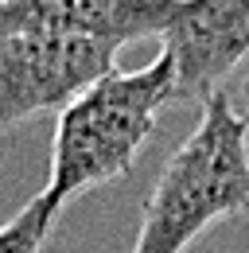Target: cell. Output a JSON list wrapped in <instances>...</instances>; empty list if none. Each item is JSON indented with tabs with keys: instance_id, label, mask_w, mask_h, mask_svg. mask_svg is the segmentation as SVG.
<instances>
[{
	"instance_id": "1",
	"label": "cell",
	"mask_w": 249,
	"mask_h": 253,
	"mask_svg": "<svg viewBox=\"0 0 249 253\" xmlns=\"http://www.w3.org/2000/svg\"><path fill=\"white\" fill-rule=\"evenodd\" d=\"M249 211V121L226 90L160 168L140 211L132 253H187L214 222Z\"/></svg>"
},
{
	"instance_id": "2",
	"label": "cell",
	"mask_w": 249,
	"mask_h": 253,
	"mask_svg": "<svg viewBox=\"0 0 249 253\" xmlns=\"http://www.w3.org/2000/svg\"><path fill=\"white\" fill-rule=\"evenodd\" d=\"M167 105H175V70L167 51L140 70H109L97 78L55 121L51 179L43 195L62 207L82 191L124 179Z\"/></svg>"
},
{
	"instance_id": "3",
	"label": "cell",
	"mask_w": 249,
	"mask_h": 253,
	"mask_svg": "<svg viewBox=\"0 0 249 253\" xmlns=\"http://www.w3.org/2000/svg\"><path fill=\"white\" fill-rule=\"evenodd\" d=\"M121 43L51 28H0V132L62 113L113 70Z\"/></svg>"
},
{
	"instance_id": "4",
	"label": "cell",
	"mask_w": 249,
	"mask_h": 253,
	"mask_svg": "<svg viewBox=\"0 0 249 253\" xmlns=\"http://www.w3.org/2000/svg\"><path fill=\"white\" fill-rule=\"evenodd\" d=\"M160 39L175 70V105H203L249 59V0H179Z\"/></svg>"
},
{
	"instance_id": "5",
	"label": "cell",
	"mask_w": 249,
	"mask_h": 253,
	"mask_svg": "<svg viewBox=\"0 0 249 253\" xmlns=\"http://www.w3.org/2000/svg\"><path fill=\"white\" fill-rule=\"evenodd\" d=\"M59 211H62L59 203L39 191L31 203H24L12 218L0 226V253H43L51 230H55Z\"/></svg>"
},
{
	"instance_id": "6",
	"label": "cell",
	"mask_w": 249,
	"mask_h": 253,
	"mask_svg": "<svg viewBox=\"0 0 249 253\" xmlns=\"http://www.w3.org/2000/svg\"><path fill=\"white\" fill-rule=\"evenodd\" d=\"M242 101H246V121H249V70L242 74Z\"/></svg>"
},
{
	"instance_id": "7",
	"label": "cell",
	"mask_w": 249,
	"mask_h": 253,
	"mask_svg": "<svg viewBox=\"0 0 249 253\" xmlns=\"http://www.w3.org/2000/svg\"><path fill=\"white\" fill-rule=\"evenodd\" d=\"M246 222H249V211H246Z\"/></svg>"
}]
</instances>
